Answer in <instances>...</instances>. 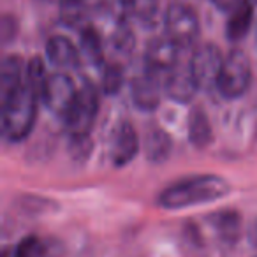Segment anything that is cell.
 I'll use <instances>...</instances> for the list:
<instances>
[{"label": "cell", "instance_id": "6da1fadb", "mask_svg": "<svg viewBox=\"0 0 257 257\" xmlns=\"http://www.w3.org/2000/svg\"><path fill=\"white\" fill-rule=\"evenodd\" d=\"M229 192V185L224 178L217 175L190 176L169 185L159 196V204L168 210H182V208L204 204L210 201L220 199Z\"/></svg>", "mask_w": 257, "mask_h": 257}, {"label": "cell", "instance_id": "7a4b0ae2", "mask_svg": "<svg viewBox=\"0 0 257 257\" xmlns=\"http://www.w3.org/2000/svg\"><path fill=\"white\" fill-rule=\"evenodd\" d=\"M39 100L41 97L27 83L11 97L2 100V133L6 140L22 141L32 133Z\"/></svg>", "mask_w": 257, "mask_h": 257}, {"label": "cell", "instance_id": "3957f363", "mask_svg": "<svg viewBox=\"0 0 257 257\" xmlns=\"http://www.w3.org/2000/svg\"><path fill=\"white\" fill-rule=\"evenodd\" d=\"M99 113V92L92 81H83L74 102L64 116L65 131L71 138H85L90 134Z\"/></svg>", "mask_w": 257, "mask_h": 257}, {"label": "cell", "instance_id": "277c9868", "mask_svg": "<svg viewBox=\"0 0 257 257\" xmlns=\"http://www.w3.org/2000/svg\"><path fill=\"white\" fill-rule=\"evenodd\" d=\"M252 83V64L243 50H231L225 55L224 67L218 78L217 90L225 99H238Z\"/></svg>", "mask_w": 257, "mask_h": 257}, {"label": "cell", "instance_id": "5b68a950", "mask_svg": "<svg viewBox=\"0 0 257 257\" xmlns=\"http://www.w3.org/2000/svg\"><path fill=\"white\" fill-rule=\"evenodd\" d=\"M166 36L180 48H190L199 37V18L190 6L175 2L168 8L164 18Z\"/></svg>", "mask_w": 257, "mask_h": 257}, {"label": "cell", "instance_id": "8992f818", "mask_svg": "<svg viewBox=\"0 0 257 257\" xmlns=\"http://www.w3.org/2000/svg\"><path fill=\"white\" fill-rule=\"evenodd\" d=\"M224 60L225 57L215 44L206 43L196 48L192 60H190V67H192L199 90L217 88L218 78H220L222 67H224Z\"/></svg>", "mask_w": 257, "mask_h": 257}, {"label": "cell", "instance_id": "52a82bcc", "mask_svg": "<svg viewBox=\"0 0 257 257\" xmlns=\"http://www.w3.org/2000/svg\"><path fill=\"white\" fill-rule=\"evenodd\" d=\"M76 95H78V88L71 76H67L65 72H55V74L48 76L43 95H41V102L53 114L64 118L71 109Z\"/></svg>", "mask_w": 257, "mask_h": 257}, {"label": "cell", "instance_id": "ba28073f", "mask_svg": "<svg viewBox=\"0 0 257 257\" xmlns=\"http://www.w3.org/2000/svg\"><path fill=\"white\" fill-rule=\"evenodd\" d=\"M159 74L161 72H155L152 69L145 67V71L133 79V83H131V95H133V100L138 109L155 111L159 107L162 92V83Z\"/></svg>", "mask_w": 257, "mask_h": 257}, {"label": "cell", "instance_id": "9c48e42d", "mask_svg": "<svg viewBox=\"0 0 257 257\" xmlns=\"http://www.w3.org/2000/svg\"><path fill=\"white\" fill-rule=\"evenodd\" d=\"M140 152V138L131 121H120L111 136L109 157L116 168L127 166Z\"/></svg>", "mask_w": 257, "mask_h": 257}, {"label": "cell", "instance_id": "30bf717a", "mask_svg": "<svg viewBox=\"0 0 257 257\" xmlns=\"http://www.w3.org/2000/svg\"><path fill=\"white\" fill-rule=\"evenodd\" d=\"M164 90L169 99L176 100V102H190L196 97L199 85H197L196 78H194L190 62L187 65L176 64L168 72L164 81Z\"/></svg>", "mask_w": 257, "mask_h": 257}, {"label": "cell", "instance_id": "8fae6325", "mask_svg": "<svg viewBox=\"0 0 257 257\" xmlns=\"http://www.w3.org/2000/svg\"><path fill=\"white\" fill-rule=\"evenodd\" d=\"M180 46L175 44L168 36L159 37L148 43L145 53V65L155 72H169L178 64Z\"/></svg>", "mask_w": 257, "mask_h": 257}, {"label": "cell", "instance_id": "7c38bea8", "mask_svg": "<svg viewBox=\"0 0 257 257\" xmlns=\"http://www.w3.org/2000/svg\"><path fill=\"white\" fill-rule=\"evenodd\" d=\"M46 57L55 67L71 71L78 69L81 64V53L79 50L64 36H55L46 43Z\"/></svg>", "mask_w": 257, "mask_h": 257}, {"label": "cell", "instance_id": "4fadbf2b", "mask_svg": "<svg viewBox=\"0 0 257 257\" xmlns=\"http://www.w3.org/2000/svg\"><path fill=\"white\" fill-rule=\"evenodd\" d=\"M23 60L18 55H8L0 64V102L11 97L25 83Z\"/></svg>", "mask_w": 257, "mask_h": 257}, {"label": "cell", "instance_id": "5bb4252c", "mask_svg": "<svg viewBox=\"0 0 257 257\" xmlns=\"http://www.w3.org/2000/svg\"><path fill=\"white\" fill-rule=\"evenodd\" d=\"M143 150L148 161L154 164H161L171 154V138L161 127L148 128V133L145 134Z\"/></svg>", "mask_w": 257, "mask_h": 257}, {"label": "cell", "instance_id": "9a60e30c", "mask_svg": "<svg viewBox=\"0 0 257 257\" xmlns=\"http://www.w3.org/2000/svg\"><path fill=\"white\" fill-rule=\"evenodd\" d=\"M253 20V6L248 0H243L238 8H234L229 15L227 25H225V36L229 41L236 43L241 41L248 34Z\"/></svg>", "mask_w": 257, "mask_h": 257}, {"label": "cell", "instance_id": "2e32d148", "mask_svg": "<svg viewBox=\"0 0 257 257\" xmlns=\"http://www.w3.org/2000/svg\"><path fill=\"white\" fill-rule=\"evenodd\" d=\"M189 140L196 148H206L213 140L210 118L201 106L192 107L189 113Z\"/></svg>", "mask_w": 257, "mask_h": 257}, {"label": "cell", "instance_id": "e0dca14e", "mask_svg": "<svg viewBox=\"0 0 257 257\" xmlns=\"http://www.w3.org/2000/svg\"><path fill=\"white\" fill-rule=\"evenodd\" d=\"M79 53L81 57H85V60L88 64L99 65L104 64V48L100 36L93 27H85L81 30V36H79Z\"/></svg>", "mask_w": 257, "mask_h": 257}, {"label": "cell", "instance_id": "ac0fdd59", "mask_svg": "<svg viewBox=\"0 0 257 257\" xmlns=\"http://www.w3.org/2000/svg\"><path fill=\"white\" fill-rule=\"evenodd\" d=\"M134 44H136V39H134V34L128 23L125 20H118L113 34H111V48L114 50V53L120 57H128L133 53Z\"/></svg>", "mask_w": 257, "mask_h": 257}, {"label": "cell", "instance_id": "d6986e66", "mask_svg": "<svg viewBox=\"0 0 257 257\" xmlns=\"http://www.w3.org/2000/svg\"><path fill=\"white\" fill-rule=\"evenodd\" d=\"M159 0H123L125 16L138 20L141 23H152L157 16Z\"/></svg>", "mask_w": 257, "mask_h": 257}, {"label": "cell", "instance_id": "ffe728a7", "mask_svg": "<svg viewBox=\"0 0 257 257\" xmlns=\"http://www.w3.org/2000/svg\"><path fill=\"white\" fill-rule=\"evenodd\" d=\"M213 224L215 229L218 231V234L222 236V239L227 241H234L238 238L239 231V217L234 211H222V213L213 215Z\"/></svg>", "mask_w": 257, "mask_h": 257}, {"label": "cell", "instance_id": "44dd1931", "mask_svg": "<svg viewBox=\"0 0 257 257\" xmlns=\"http://www.w3.org/2000/svg\"><path fill=\"white\" fill-rule=\"evenodd\" d=\"M46 67H44L43 60L39 57H34L32 60L27 64L25 69V83L37 93V95H43L44 85H46Z\"/></svg>", "mask_w": 257, "mask_h": 257}, {"label": "cell", "instance_id": "7402d4cb", "mask_svg": "<svg viewBox=\"0 0 257 257\" xmlns=\"http://www.w3.org/2000/svg\"><path fill=\"white\" fill-rule=\"evenodd\" d=\"M123 67L116 62L113 64H107L104 65V71H102V92L106 95H114V93L120 92V88L123 86Z\"/></svg>", "mask_w": 257, "mask_h": 257}, {"label": "cell", "instance_id": "603a6c76", "mask_svg": "<svg viewBox=\"0 0 257 257\" xmlns=\"http://www.w3.org/2000/svg\"><path fill=\"white\" fill-rule=\"evenodd\" d=\"M15 36H16L15 18L9 15H4V18H2V39H4V43H9V39H13Z\"/></svg>", "mask_w": 257, "mask_h": 257}, {"label": "cell", "instance_id": "cb8c5ba5", "mask_svg": "<svg viewBox=\"0 0 257 257\" xmlns=\"http://www.w3.org/2000/svg\"><path fill=\"white\" fill-rule=\"evenodd\" d=\"M241 2L243 0H213V4L217 6L218 9H222V11H229V13H231L234 8H238Z\"/></svg>", "mask_w": 257, "mask_h": 257}, {"label": "cell", "instance_id": "d4e9b609", "mask_svg": "<svg viewBox=\"0 0 257 257\" xmlns=\"http://www.w3.org/2000/svg\"><path fill=\"white\" fill-rule=\"evenodd\" d=\"M248 2H250L252 6H257V0H248Z\"/></svg>", "mask_w": 257, "mask_h": 257}]
</instances>
